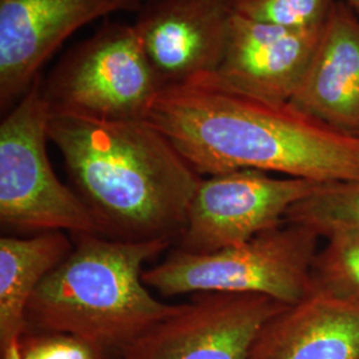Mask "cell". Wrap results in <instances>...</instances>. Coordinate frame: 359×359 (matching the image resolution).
I'll list each match as a JSON object with an SVG mask.
<instances>
[{
	"label": "cell",
	"mask_w": 359,
	"mask_h": 359,
	"mask_svg": "<svg viewBox=\"0 0 359 359\" xmlns=\"http://www.w3.org/2000/svg\"><path fill=\"white\" fill-rule=\"evenodd\" d=\"M41 81L40 75L0 124V222L18 231L99 234L88 208L52 168L51 108Z\"/></svg>",
	"instance_id": "5b68a950"
},
{
	"label": "cell",
	"mask_w": 359,
	"mask_h": 359,
	"mask_svg": "<svg viewBox=\"0 0 359 359\" xmlns=\"http://www.w3.org/2000/svg\"><path fill=\"white\" fill-rule=\"evenodd\" d=\"M338 0H228L231 13L258 22L321 28Z\"/></svg>",
	"instance_id": "e0dca14e"
},
{
	"label": "cell",
	"mask_w": 359,
	"mask_h": 359,
	"mask_svg": "<svg viewBox=\"0 0 359 359\" xmlns=\"http://www.w3.org/2000/svg\"><path fill=\"white\" fill-rule=\"evenodd\" d=\"M249 359H359V304L313 292L266 322Z\"/></svg>",
	"instance_id": "4fadbf2b"
},
{
	"label": "cell",
	"mask_w": 359,
	"mask_h": 359,
	"mask_svg": "<svg viewBox=\"0 0 359 359\" xmlns=\"http://www.w3.org/2000/svg\"><path fill=\"white\" fill-rule=\"evenodd\" d=\"M320 236L285 222L244 244L194 255L176 249L144 270L148 287L164 297L197 293L261 294L294 305L313 293L311 269Z\"/></svg>",
	"instance_id": "277c9868"
},
{
	"label": "cell",
	"mask_w": 359,
	"mask_h": 359,
	"mask_svg": "<svg viewBox=\"0 0 359 359\" xmlns=\"http://www.w3.org/2000/svg\"><path fill=\"white\" fill-rule=\"evenodd\" d=\"M148 120L203 177L252 169L320 184L359 181V136L290 103L236 92L213 75L163 88Z\"/></svg>",
	"instance_id": "6da1fadb"
},
{
	"label": "cell",
	"mask_w": 359,
	"mask_h": 359,
	"mask_svg": "<svg viewBox=\"0 0 359 359\" xmlns=\"http://www.w3.org/2000/svg\"><path fill=\"white\" fill-rule=\"evenodd\" d=\"M344 1L359 16V0H344Z\"/></svg>",
	"instance_id": "ffe728a7"
},
{
	"label": "cell",
	"mask_w": 359,
	"mask_h": 359,
	"mask_svg": "<svg viewBox=\"0 0 359 359\" xmlns=\"http://www.w3.org/2000/svg\"><path fill=\"white\" fill-rule=\"evenodd\" d=\"M48 136L100 236L172 243L182 234L203 176L148 118L51 111Z\"/></svg>",
	"instance_id": "7a4b0ae2"
},
{
	"label": "cell",
	"mask_w": 359,
	"mask_h": 359,
	"mask_svg": "<svg viewBox=\"0 0 359 359\" xmlns=\"http://www.w3.org/2000/svg\"><path fill=\"white\" fill-rule=\"evenodd\" d=\"M290 104L342 133L359 136V16L338 0Z\"/></svg>",
	"instance_id": "7c38bea8"
},
{
	"label": "cell",
	"mask_w": 359,
	"mask_h": 359,
	"mask_svg": "<svg viewBox=\"0 0 359 359\" xmlns=\"http://www.w3.org/2000/svg\"><path fill=\"white\" fill-rule=\"evenodd\" d=\"M164 87L133 25L107 20L41 81L53 112L102 120L148 118Z\"/></svg>",
	"instance_id": "8992f818"
},
{
	"label": "cell",
	"mask_w": 359,
	"mask_h": 359,
	"mask_svg": "<svg viewBox=\"0 0 359 359\" xmlns=\"http://www.w3.org/2000/svg\"><path fill=\"white\" fill-rule=\"evenodd\" d=\"M320 185L252 169L203 177L177 249L203 255L244 244L283 225L289 209Z\"/></svg>",
	"instance_id": "52a82bcc"
},
{
	"label": "cell",
	"mask_w": 359,
	"mask_h": 359,
	"mask_svg": "<svg viewBox=\"0 0 359 359\" xmlns=\"http://www.w3.org/2000/svg\"><path fill=\"white\" fill-rule=\"evenodd\" d=\"M72 236L74 249L28 304L29 330L67 334L100 350H120L179 310L180 305L157 299L142 280L145 262L160 256L170 241Z\"/></svg>",
	"instance_id": "3957f363"
},
{
	"label": "cell",
	"mask_w": 359,
	"mask_h": 359,
	"mask_svg": "<svg viewBox=\"0 0 359 359\" xmlns=\"http://www.w3.org/2000/svg\"><path fill=\"white\" fill-rule=\"evenodd\" d=\"M133 27L163 87L217 71L229 32L228 0H144Z\"/></svg>",
	"instance_id": "30bf717a"
},
{
	"label": "cell",
	"mask_w": 359,
	"mask_h": 359,
	"mask_svg": "<svg viewBox=\"0 0 359 359\" xmlns=\"http://www.w3.org/2000/svg\"><path fill=\"white\" fill-rule=\"evenodd\" d=\"M144 0H0V105L10 111L79 28Z\"/></svg>",
	"instance_id": "9c48e42d"
},
{
	"label": "cell",
	"mask_w": 359,
	"mask_h": 359,
	"mask_svg": "<svg viewBox=\"0 0 359 359\" xmlns=\"http://www.w3.org/2000/svg\"><path fill=\"white\" fill-rule=\"evenodd\" d=\"M321 28H295L231 15L222 60L213 77L231 90L290 103L321 38Z\"/></svg>",
	"instance_id": "8fae6325"
},
{
	"label": "cell",
	"mask_w": 359,
	"mask_h": 359,
	"mask_svg": "<svg viewBox=\"0 0 359 359\" xmlns=\"http://www.w3.org/2000/svg\"><path fill=\"white\" fill-rule=\"evenodd\" d=\"M285 222L304 225L320 237L359 228V181L321 184L289 209Z\"/></svg>",
	"instance_id": "9a60e30c"
},
{
	"label": "cell",
	"mask_w": 359,
	"mask_h": 359,
	"mask_svg": "<svg viewBox=\"0 0 359 359\" xmlns=\"http://www.w3.org/2000/svg\"><path fill=\"white\" fill-rule=\"evenodd\" d=\"M72 249L65 231L0 238V351L31 332L28 304L39 285Z\"/></svg>",
	"instance_id": "5bb4252c"
},
{
	"label": "cell",
	"mask_w": 359,
	"mask_h": 359,
	"mask_svg": "<svg viewBox=\"0 0 359 359\" xmlns=\"http://www.w3.org/2000/svg\"><path fill=\"white\" fill-rule=\"evenodd\" d=\"M285 306L266 295L197 293L118 351L123 359H249L262 327Z\"/></svg>",
	"instance_id": "ba28073f"
},
{
	"label": "cell",
	"mask_w": 359,
	"mask_h": 359,
	"mask_svg": "<svg viewBox=\"0 0 359 359\" xmlns=\"http://www.w3.org/2000/svg\"><path fill=\"white\" fill-rule=\"evenodd\" d=\"M22 341V339H20ZM20 341H16L7 347L6 350L0 351L1 353V359H28L22 348Z\"/></svg>",
	"instance_id": "d6986e66"
},
{
	"label": "cell",
	"mask_w": 359,
	"mask_h": 359,
	"mask_svg": "<svg viewBox=\"0 0 359 359\" xmlns=\"http://www.w3.org/2000/svg\"><path fill=\"white\" fill-rule=\"evenodd\" d=\"M313 262V292L359 304V228L329 234Z\"/></svg>",
	"instance_id": "2e32d148"
},
{
	"label": "cell",
	"mask_w": 359,
	"mask_h": 359,
	"mask_svg": "<svg viewBox=\"0 0 359 359\" xmlns=\"http://www.w3.org/2000/svg\"><path fill=\"white\" fill-rule=\"evenodd\" d=\"M20 344L28 359H103V350L67 334L29 332Z\"/></svg>",
	"instance_id": "ac0fdd59"
}]
</instances>
